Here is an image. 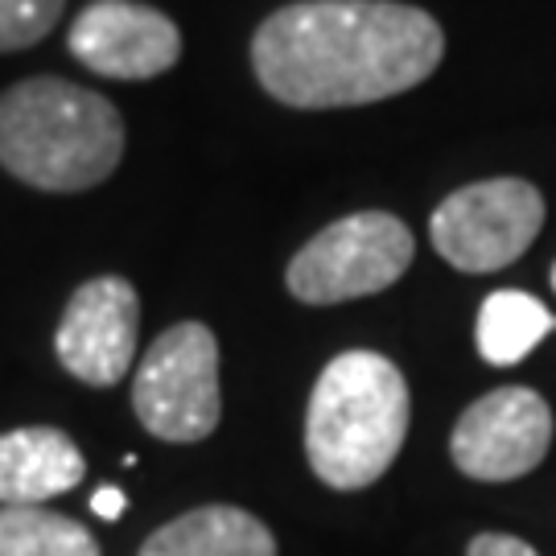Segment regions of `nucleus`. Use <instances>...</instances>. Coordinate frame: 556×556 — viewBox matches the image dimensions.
I'll list each match as a JSON object with an SVG mask.
<instances>
[{
  "instance_id": "obj_11",
  "label": "nucleus",
  "mask_w": 556,
  "mask_h": 556,
  "mask_svg": "<svg viewBox=\"0 0 556 556\" xmlns=\"http://www.w3.org/2000/svg\"><path fill=\"white\" fill-rule=\"evenodd\" d=\"M140 556H277V540L252 511L211 503L161 523Z\"/></svg>"
},
{
  "instance_id": "obj_6",
  "label": "nucleus",
  "mask_w": 556,
  "mask_h": 556,
  "mask_svg": "<svg viewBox=\"0 0 556 556\" xmlns=\"http://www.w3.org/2000/svg\"><path fill=\"white\" fill-rule=\"evenodd\" d=\"M544 227V199L532 181H470L441 202L429 219L433 248L457 273H498L516 264Z\"/></svg>"
},
{
  "instance_id": "obj_14",
  "label": "nucleus",
  "mask_w": 556,
  "mask_h": 556,
  "mask_svg": "<svg viewBox=\"0 0 556 556\" xmlns=\"http://www.w3.org/2000/svg\"><path fill=\"white\" fill-rule=\"evenodd\" d=\"M66 0H0V50H25L59 25Z\"/></svg>"
},
{
  "instance_id": "obj_5",
  "label": "nucleus",
  "mask_w": 556,
  "mask_h": 556,
  "mask_svg": "<svg viewBox=\"0 0 556 556\" xmlns=\"http://www.w3.org/2000/svg\"><path fill=\"white\" fill-rule=\"evenodd\" d=\"M132 408L161 441L190 445L219 429V338L202 321H178L144 351L132 376Z\"/></svg>"
},
{
  "instance_id": "obj_7",
  "label": "nucleus",
  "mask_w": 556,
  "mask_h": 556,
  "mask_svg": "<svg viewBox=\"0 0 556 556\" xmlns=\"http://www.w3.org/2000/svg\"><path fill=\"white\" fill-rule=\"evenodd\" d=\"M553 445V408L532 388H495L454 425L450 457L466 478L511 482L536 470Z\"/></svg>"
},
{
  "instance_id": "obj_10",
  "label": "nucleus",
  "mask_w": 556,
  "mask_h": 556,
  "mask_svg": "<svg viewBox=\"0 0 556 556\" xmlns=\"http://www.w3.org/2000/svg\"><path fill=\"white\" fill-rule=\"evenodd\" d=\"M87 475L75 438L62 429L34 425L0 433V503L4 507H38L46 498L75 491Z\"/></svg>"
},
{
  "instance_id": "obj_1",
  "label": "nucleus",
  "mask_w": 556,
  "mask_h": 556,
  "mask_svg": "<svg viewBox=\"0 0 556 556\" xmlns=\"http://www.w3.org/2000/svg\"><path fill=\"white\" fill-rule=\"evenodd\" d=\"M445 59L441 25L396 0H298L260 21L252 71L289 108H358L404 96Z\"/></svg>"
},
{
  "instance_id": "obj_13",
  "label": "nucleus",
  "mask_w": 556,
  "mask_h": 556,
  "mask_svg": "<svg viewBox=\"0 0 556 556\" xmlns=\"http://www.w3.org/2000/svg\"><path fill=\"white\" fill-rule=\"evenodd\" d=\"M0 556H100V544L59 511L0 507Z\"/></svg>"
},
{
  "instance_id": "obj_8",
  "label": "nucleus",
  "mask_w": 556,
  "mask_h": 556,
  "mask_svg": "<svg viewBox=\"0 0 556 556\" xmlns=\"http://www.w3.org/2000/svg\"><path fill=\"white\" fill-rule=\"evenodd\" d=\"M140 330V298L132 280L96 277L66 301L54 334L59 363L91 388H112L132 371Z\"/></svg>"
},
{
  "instance_id": "obj_12",
  "label": "nucleus",
  "mask_w": 556,
  "mask_h": 556,
  "mask_svg": "<svg viewBox=\"0 0 556 556\" xmlns=\"http://www.w3.org/2000/svg\"><path fill=\"white\" fill-rule=\"evenodd\" d=\"M553 330L556 318L548 314V305L519 289H498L478 309V355L495 367H511L532 355Z\"/></svg>"
},
{
  "instance_id": "obj_2",
  "label": "nucleus",
  "mask_w": 556,
  "mask_h": 556,
  "mask_svg": "<svg viewBox=\"0 0 556 556\" xmlns=\"http://www.w3.org/2000/svg\"><path fill=\"white\" fill-rule=\"evenodd\" d=\"M124 157L116 103L66 79H25L0 96V165L50 194L91 190Z\"/></svg>"
},
{
  "instance_id": "obj_9",
  "label": "nucleus",
  "mask_w": 556,
  "mask_h": 556,
  "mask_svg": "<svg viewBox=\"0 0 556 556\" xmlns=\"http://www.w3.org/2000/svg\"><path fill=\"white\" fill-rule=\"evenodd\" d=\"M66 46L87 71L108 79H157L181 59L178 25L137 0H91Z\"/></svg>"
},
{
  "instance_id": "obj_4",
  "label": "nucleus",
  "mask_w": 556,
  "mask_h": 556,
  "mask_svg": "<svg viewBox=\"0 0 556 556\" xmlns=\"http://www.w3.org/2000/svg\"><path fill=\"white\" fill-rule=\"evenodd\" d=\"M417 252L404 219L388 211H358L305 239L285 268V285L301 305H342L392 289Z\"/></svg>"
},
{
  "instance_id": "obj_17",
  "label": "nucleus",
  "mask_w": 556,
  "mask_h": 556,
  "mask_svg": "<svg viewBox=\"0 0 556 556\" xmlns=\"http://www.w3.org/2000/svg\"><path fill=\"white\" fill-rule=\"evenodd\" d=\"M553 289H556V264H553Z\"/></svg>"
},
{
  "instance_id": "obj_15",
  "label": "nucleus",
  "mask_w": 556,
  "mask_h": 556,
  "mask_svg": "<svg viewBox=\"0 0 556 556\" xmlns=\"http://www.w3.org/2000/svg\"><path fill=\"white\" fill-rule=\"evenodd\" d=\"M466 556H540L532 544H523L519 536H503V532H482L470 540Z\"/></svg>"
},
{
  "instance_id": "obj_16",
  "label": "nucleus",
  "mask_w": 556,
  "mask_h": 556,
  "mask_svg": "<svg viewBox=\"0 0 556 556\" xmlns=\"http://www.w3.org/2000/svg\"><path fill=\"white\" fill-rule=\"evenodd\" d=\"M124 503H128V498H124L119 486H100V491L91 495V511L100 519H119L124 516Z\"/></svg>"
},
{
  "instance_id": "obj_3",
  "label": "nucleus",
  "mask_w": 556,
  "mask_h": 556,
  "mask_svg": "<svg viewBox=\"0 0 556 556\" xmlns=\"http://www.w3.org/2000/svg\"><path fill=\"white\" fill-rule=\"evenodd\" d=\"M408 438V383L379 351L326 363L305 413V457L334 491H363L388 475Z\"/></svg>"
}]
</instances>
